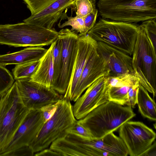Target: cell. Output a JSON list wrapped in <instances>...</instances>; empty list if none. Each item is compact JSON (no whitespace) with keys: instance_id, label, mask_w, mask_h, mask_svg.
Wrapping results in <instances>:
<instances>
[{"instance_id":"36","label":"cell","mask_w":156,"mask_h":156,"mask_svg":"<svg viewBox=\"0 0 156 156\" xmlns=\"http://www.w3.org/2000/svg\"><path fill=\"white\" fill-rule=\"evenodd\" d=\"M143 156H156V143L152 144L151 146Z\"/></svg>"},{"instance_id":"23","label":"cell","mask_w":156,"mask_h":156,"mask_svg":"<svg viewBox=\"0 0 156 156\" xmlns=\"http://www.w3.org/2000/svg\"><path fill=\"white\" fill-rule=\"evenodd\" d=\"M131 86L109 87L108 100L122 105H126L128 100V91Z\"/></svg>"},{"instance_id":"15","label":"cell","mask_w":156,"mask_h":156,"mask_svg":"<svg viewBox=\"0 0 156 156\" xmlns=\"http://www.w3.org/2000/svg\"><path fill=\"white\" fill-rule=\"evenodd\" d=\"M97 48L87 60L74 92L69 100L70 101L75 102L83 92L99 78L109 76V70L107 64L98 54Z\"/></svg>"},{"instance_id":"24","label":"cell","mask_w":156,"mask_h":156,"mask_svg":"<svg viewBox=\"0 0 156 156\" xmlns=\"http://www.w3.org/2000/svg\"><path fill=\"white\" fill-rule=\"evenodd\" d=\"M62 43L58 38L55 41L53 50L54 75L52 87L56 83L59 76L62 60Z\"/></svg>"},{"instance_id":"10","label":"cell","mask_w":156,"mask_h":156,"mask_svg":"<svg viewBox=\"0 0 156 156\" xmlns=\"http://www.w3.org/2000/svg\"><path fill=\"white\" fill-rule=\"evenodd\" d=\"M62 43V60L60 74L55 84L52 87L60 94H64L70 83L77 52L78 35L75 31L68 28L58 32Z\"/></svg>"},{"instance_id":"4","label":"cell","mask_w":156,"mask_h":156,"mask_svg":"<svg viewBox=\"0 0 156 156\" xmlns=\"http://www.w3.org/2000/svg\"><path fill=\"white\" fill-rule=\"evenodd\" d=\"M59 34L54 28L48 29L24 22L0 24V44L15 47L48 46Z\"/></svg>"},{"instance_id":"5","label":"cell","mask_w":156,"mask_h":156,"mask_svg":"<svg viewBox=\"0 0 156 156\" xmlns=\"http://www.w3.org/2000/svg\"><path fill=\"white\" fill-rule=\"evenodd\" d=\"M29 110L22 102L15 81L0 96V155L7 147Z\"/></svg>"},{"instance_id":"1","label":"cell","mask_w":156,"mask_h":156,"mask_svg":"<svg viewBox=\"0 0 156 156\" xmlns=\"http://www.w3.org/2000/svg\"><path fill=\"white\" fill-rule=\"evenodd\" d=\"M135 115L131 107L108 101L77 121L90 133L93 138H100L117 130Z\"/></svg>"},{"instance_id":"8","label":"cell","mask_w":156,"mask_h":156,"mask_svg":"<svg viewBox=\"0 0 156 156\" xmlns=\"http://www.w3.org/2000/svg\"><path fill=\"white\" fill-rule=\"evenodd\" d=\"M119 134L130 156H143L156 137L155 132L143 122L129 120L120 127Z\"/></svg>"},{"instance_id":"19","label":"cell","mask_w":156,"mask_h":156,"mask_svg":"<svg viewBox=\"0 0 156 156\" xmlns=\"http://www.w3.org/2000/svg\"><path fill=\"white\" fill-rule=\"evenodd\" d=\"M55 41L50 45L39 60L37 70L31 77L33 81L48 87H51L53 83L54 72L53 50Z\"/></svg>"},{"instance_id":"14","label":"cell","mask_w":156,"mask_h":156,"mask_svg":"<svg viewBox=\"0 0 156 156\" xmlns=\"http://www.w3.org/2000/svg\"><path fill=\"white\" fill-rule=\"evenodd\" d=\"M76 0H56L38 12L31 15L23 21L52 29L60 19L61 21L67 18V12L71 9L72 12H76Z\"/></svg>"},{"instance_id":"11","label":"cell","mask_w":156,"mask_h":156,"mask_svg":"<svg viewBox=\"0 0 156 156\" xmlns=\"http://www.w3.org/2000/svg\"><path fill=\"white\" fill-rule=\"evenodd\" d=\"M66 139L90 147L93 156H127L128 149L119 137L113 132L100 138H86L68 133L64 137Z\"/></svg>"},{"instance_id":"18","label":"cell","mask_w":156,"mask_h":156,"mask_svg":"<svg viewBox=\"0 0 156 156\" xmlns=\"http://www.w3.org/2000/svg\"><path fill=\"white\" fill-rule=\"evenodd\" d=\"M48 49L41 46H29L20 51L0 55V65H17L26 62L39 61Z\"/></svg>"},{"instance_id":"6","label":"cell","mask_w":156,"mask_h":156,"mask_svg":"<svg viewBox=\"0 0 156 156\" xmlns=\"http://www.w3.org/2000/svg\"><path fill=\"white\" fill-rule=\"evenodd\" d=\"M138 26L100 19L87 34L97 42L105 43L131 56L137 38Z\"/></svg>"},{"instance_id":"28","label":"cell","mask_w":156,"mask_h":156,"mask_svg":"<svg viewBox=\"0 0 156 156\" xmlns=\"http://www.w3.org/2000/svg\"><path fill=\"white\" fill-rule=\"evenodd\" d=\"M27 5L31 15L36 14L56 0H23Z\"/></svg>"},{"instance_id":"3","label":"cell","mask_w":156,"mask_h":156,"mask_svg":"<svg viewBox=\"0 0 156 156\" xmlns=\"http://www.w3.org/2000/svg\"><path fill=\"white\" fill-rule=\"evenodd\" d=\"M97 5L104 19L132 23L156 18V0H100Z\"/></svg>"},{"instance_id":"22","label":"cell","mask_w":156,"mask_h":156,"mask_svg":"<svg viewBox=\"0 0 156 156\" xmlns=\"http://www.w3.org/2000/svg\"><path fill=\"white\" fill-rule=\"evenodd\" d=\"M106 77L109 87L131 86L140 83L137 78L134 74L131 73H126L116 76H108Z\"/></svg>"},{"instance_id":"21","label":"cell","mask_w":156,"mask_h":156,"mask_svg":"<svg viewBox=\"0 0 156 156\" xmlns=\"http://www.w3.org/2000/svg\"><path fill=\"white\" fill-rule=\"evenodd\" d=\"M39 61L36 60L16 65L12 69L14 79L18 80L31 78L37 70Z\"/></svg>"},{"instance_id":"30","label":"cell","mask_w":156,"mask_h":156,"mask_svg":"<svg viewBox=\"0 0 156 156\" xmlns=\"http://www.w3.org/2000/svg\"><path fill=\"white\" fill-rule=\"evenodd\" d=\"M147 33L154 47L156 48V19L150 20L143 21Z\"/></svg>"},{"instance_id":"7","label":"cell","mask_w":156,"mask_h":156,"mask_svg":"<svg viewBox=\"0 0 156 156\" xmlns=\"http://www.w3.org/2000/svg\"><path fill=\"white\" fill-rule=\"evenodd\" d=\"M76 121L70 101L63 97L58 102L54 115L44 123L29 146L34 153L47 148L54 141L66 136Z\"/></svg>"},{"instance_id":"9","label":"cell","mask_w":156,"mask_h":156,"mask_svg":"<svg viewBox=\"0 0 156 156\" xmlns=\"http://www.w3.org/2000/svg\"><path fill=\"white\" fill-rule=\"evenodd\" d=\"M18 92L26 107L29 110L39 109L57 103L63 96L52 87H48L33 81L31 78L17 80Z\"/></svg>"},{"instance_id":"12","label":"cell","mask_w":156,"mask_h":156,"mask_svg":"<svg viewBox=\"0 0 156 156\" xmlns=\"http://www.w3.org/2000/svg\"><path fill=\"white\" fill-rule=\"evenodd\" d=\"M106 77L102 76L87 89L73 106L74 116L80 120L102 104L108 101V90Z\"/></svg>"},{"instance_id":"25","label":"cell","mask_w":156,"mask_h":156,"mask_svg":"<svg viewBox=\"0 0 156 156\" xmlns=\"http://www.w3.org/2000/svg\"><path fill=\"white\" fill-rule=\"evenodd\" d=\"M68 19L67 21H66L62 24H58L59 28H63L67 26H70L72 27L70 30L71 31L75 30L77 33L79 32L80 34L85 35L87 34L85 27L83 18V17H78L76 16L73 17L67 16Z\"/></svg>"},{"instance_id":"27","label":"cell","mask_w":156,"mask_h":156,"mask_svg":"<svg viewBox=\"0 0 156 156\" xmlns=\"http://www.w3.org/2000/svg\"><path fill=\"white\" fill-rule=\"evenodd\" d=\"M96 0H76V16L83 17L94 11Z\"/></svg>"},{"instance_id":"34","label":"cell","mask_w":156,"mask_h":156,"mask_svg":"<svg viewBox=\"0 0 156 156\" xmlns=\"http://www.w3.org/2000/svg\"><path fill=\"white\" fill-rule=\"evenodd\" d=\"M98 13V10L96 9L92 12L83 17L87 33L95 24Z\"/></svg>"},{"instance_id":"20","label":"cell","mask_w":156,"mask_h":156,"mask_svg":"<svg viewBox=\"0 0 156 156\" xmlns=\"http://www.w3.org/2000/svg\"><path fill=\"white\" fill-rule=\"evenodd\" d=\"M139 110L144 117L153 121L156 120V106L147 90L141 85L138 89L137 103Z\"/></svg>"},{"instance_id":"29","label":"cell","mask_w":156,"mask_h":156,"mask_svg":"<svg viewBox=\"0 0 156 156\" xmlns=\"http://www.w3.org/2000/svg\"><path fill=\"white\" fill-rule=\"evenodd\" d=\"M68 133L77 135L86 138H93L90 133L79 123L77 120L73 126L68 131Z\"/></svg>"},{"instance_id":"31","label":"cell","mask_w":156,"mask_h":156,"mask_svg":"<svg viewBox=\"0 0 156 156\" xmlns=\"http://www.w3.org/2000/svg\"><path fill=\"white\" fill-rule=\"evenodd\" d=\"M140 83L130 87L128 93V100L127 106L134 108L137 103V94Z\"/></svg>"},{"instance_id":"35","label":"cell","mask_w":156,"mask_h":156,"mask_svg":"<svg viewBox=\"0 0 156 156\" xmlns=\"http://www.w3.org/2000/svg\"><path fill=\"white\" fill-rule=\"evenodd\" d=\"M34 155L36 156H62L58 152H57L51 148L45 149L37 153Z\"/></svg>"},{"instance_id":"2","label":"cell","mask_w":156,"mask_h":156,"mask_svg":"<svg viewBox=\"0 0 156 156\" xmlns=\"http://www.w3.org/2000/svg\"><path fill=\"white\" fill-rule=\"evenodd\" d=\"M134 74L140 85L154 97L156 93L155 48L144 24L138 26V33L132 55Z\"/></svg>"},{"instance_id":"16","label":"cell","mask_w":156,"mask_h":156,"mask_svg":"<svg viewBox=\"0 0 156 156\" xmlns=\"http://www.w3.org/2000/svg\"><path fill=\"white\" fill-rule=\"evenodd\" d=\"M77 42V52L69 83L63 98L69 100L72 96L88 59L97 47V42L89 35L80 34Z\"/></svg>"},{"instance_id":"26","label":"cell","mask_w":156,"mask_h":156,"mask_svg":"<svg viewBox=\"0 0 156 156\" xmlns=\"http://www.w3.org/2000/svg\"><path fill=\"white\" fill-rule=\"evenodd\" d=\"M14 80L10 71L5 66L0 65V96L12 87Z\"/></svg>"},{"instance_id":"17","label":"cell","mask_w":156,"mask_h":156,"mask_svg":"<svg viewBox=\"0 0 156 156\" xmlns=\"http://www.w3.org/2000/svg\"><path fill=\"white\" fill-rule=\"evenodd\" d=\"M97 43V52L106 62L109 70L108 76L134 74L130 56L104 43Z\"/></svg>"},{"instance_id":"32","label":"cell","mask_w":156,"mask_h":156,"mask_svg":"<svg viewBox=\"0 0 156 156\" xmlns=\"http://www.w3.org/2000/svg\"><path fill=\"white\" fill-rule=\"evenodd\" d=\"M58 102L44 106L41 110L44 123L50 119L55 113L58 106Z\"/></svg>"},{"instance_id":"33","label":"cell","mask_w":156,"mask_h":156,"mask_svg":"<svg viewBox=\"0 0 156 156\" xmlns=\"http://www.w3.org/2000/svg\"><path fill=\"white\" fill-rule=\"evenodd\" d=\"M34 152L29 146L21 147L10 152L7 156H32Z\"/></svg>"},{"instance_id":"13","label":"cell","mask_w":156,"mask_h":156,"mask_svg":"<svg viewBox=\"0 0 156 156\" xmlns=\"http://www.w3.org/2000/svg\"><path fill=\"white\" fill-rule=\"evenodd\" d=\"M44 123L40 109L30 110L7 147L0 156H7L15 149L30 146L37 137Z\"/></svg>"}]
</instances>
